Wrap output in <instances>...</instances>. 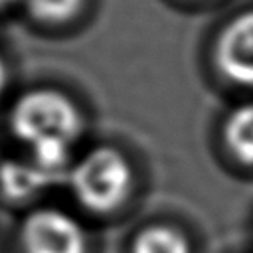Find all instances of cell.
Returning a JSON list of instances; mask_svg holds the SVG:
<instances>
[{
  "label": "cell",
  "mask_w": 253,
  "mask_h": 253,
  "mask_svg": "<svg viewBox=\"0 0 253 253\" xmlns=\"http://www.w3.org/2000/svg\"><path fill=\"white\" fill-rule=\"evenodd\" d=\"M57 178L43 172L36 162L6 160L0 164V194L12 202H26L51 186Z\"/></svg>",
  "instance_id": "5"
},
{
  "label": "cell",
  "mask_w": 253,
  "mask_h": 253,
  "mask_svg": "<svg viewBox=\"0 0 253 253\" xmlns=\"http://www.w3.org/2000/svg\"><path fill=\"white\" fill-rule=\"evenodd\" d=\"M85 0H22V10L36 22L61 24L75 18Z\"/></svg>",
  "instance_id": "8"
},
{
  "label": "cell",
  "mask_w": 253,
  "mask_h": 253,
  "mask_svg": "<svg viewBox=\"0 0 253 253\" xmlns=\"http://www.w3.org/2000/svg\"><path fill=\"white\" fill-rule=\"evenodd\" d=\"M213 61L221 75L239 87H253V8L229 18L217 34Z\"/></svg>",
  "instance_id": "4"
},
{
  "label": "cell",
  "mask_w": 253,
  "mask_h": 253,
  "mask_svg": "<svg viewBox=\"0 0 253 253\" xmlns=\"http://www.w3.org/2000/svg\"><path fill=\"white\" fill-rule=\"evenodd\" d=\"M73 200L91 213L117 211L130 196L134 172L128 156L113 144H93L79 152L65 172Z\"/></svg>",
  "instance_id": "2"
},
{
  "label": "cell",
  "mask_w": 253,
  "mask_h": 253,
  "mask_svg": "<svg viewBox=\"0 0 253 253\" xmlns=\"http://www.w3.org/2000/svg\"><path fill=\"white\" fill-rule=\"evenodd\" d=\"M8 126L14 138L28 148L32 162L55 178H65L77 156L73 150L85 132V115L63 91L34 87L12 103Z\"/></svg>",
  "instance_id": "1"
},
{
  "label": "cell",
  "mask_w": 253,
  "mask_h": 253,
  "mask_svg": "<svg viewBox=\"0 0 253 253\" xmlns=\"http://www.w3.org/2000/svg\"><path fill=\"white\" fill-rule=\"evenodd\" d=\"M20 247L24 253H89V235L71 211L38 206L22 217Z\"/></svg>",
  "instance_id": "3"
},
{
  "label": "cell",
  "mask_w": 253,
  "mask_h": 253,
  "mask_svg": "<svg viewBox=\"0 0 253 253\" xmlns=\"http://www.w3.org/2000/svg\"><path fill=\"white\" fill-rule=\"evenodd\" d=\"M6 83H8V65H6V61H4V57L0 53V95L4 93Z\"/></svg>",
  "instance_id": "9"
},
{
  "label": "cell",
  "mask_w": 253,
  "mask_h": 253,
  "mask_svg": "<svg viewBox=\"0 0 253 253\" xmlns=\"http://www.w3.org/2000/svg\"><path fill=\"white\" fill-rule=\"evenodd\" d=\"M130 253H194L190 237L176 225L154 221L140 227L132 241Z\"/></svg>",
  "instance_id": "7"
},
{
  "label": "cell",
  "mask_w": 253,
  "mask_h": 253,
  "mask_svg": "<svg viewBox=\"0 0 253 253\" xmlns=\"http://www.w3.org/2000/svg\"><path fill=\"white\" fill-rule=\"evenodd\" d=\"M223 144L241 164L253 166V101L233 107L223 121Z\"/></svg>",
  "instance_id": "6"
},
{
  "label": "cell",
  "mask_w": 253,
  "mask_h": 253,
  "mask_svg": "<svg viewBox=\"0 0 253 253\" xmlns=\"http://www.w3.org/2000/svg\"><path fill=\"white\" fill-rule=\"evenodd\" d=\"M22 10V0H0V10Z\"/></svg>",
  "instance_id": "10"
}]
</instances>
